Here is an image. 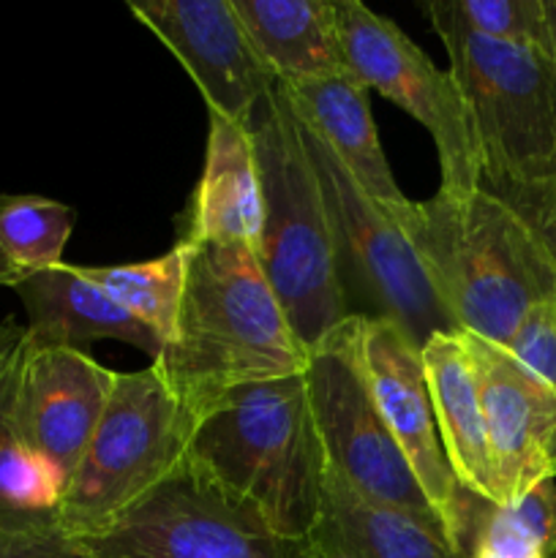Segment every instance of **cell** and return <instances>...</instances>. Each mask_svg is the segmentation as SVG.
<instances>
[{"label":"cell","instance_id":"14","mask_svg":"<svg viewBox=\"0 0 556 558\" xmlns=\"http://www.w3.org/2000/svg\"><path fill=\"white\" fill-rule=\"evenodd\" d=\"M114 374L87 352L36 347L25 336L16 396L20 439L71 477L101 420Z\"/></svg>","mask_w":556,"mask_h":558},{"label":"cell","instance_id":"12","mask_svg":"<svg viewBox=\"0 0 556 558\" xmlns=\"http://www.w3.org/2000/svg\"><path fill=\"white\" fill-rule=\"evenodd\" d=\"M363 368L376 409L412 469L420 490L442 523L447 545L456 550L458 483L450 472L423 374L420 347L401 325L379 316H360Z\"/></svg>","mask_w":556,"mask_h":558},{"label":"cell","instance_id":"9","mask_svg":"<svg viewBox=\"0 0 556 558\" xmlns=\"http://www.w3.org/2000/svg\"><path fill=\"white\" fill-rule=\"evenodd\" d=\"M333 16L349 74L390 98L431 134L439 158V189H480L478 147L450 71L436 69L396 22L365 3L333 0Z\"/></svg>","mask_w":556,"mask_h":558},{"label":"cell","instance_id":"11","mask_svg":"<svg viewBox=\"0 0 556 558\" xmlns=\"http://www.w3.org/2000/svg\"><path fill=\"white\" fill-rule=\"evenodd\" d=\"M129 11L180 60L207 114L249 120L276 87L232 0H131Z\"/></svg>","mask_w":556,"mask_h":558},{"label":"cell","instance_id":"3","mask_svg":"<svg viewBox=\"0 0 556 558\" xmlns=\"http://www.w3.org/2000/svg\"><path fill=\"white\" fill-rule=\"evenodd\" d=\"M458 330L507 347L523 316L556 300V262L532 229L483 189H439L387 210Z\"/></svg>","mask_w":556,"mask_h":558},{"label":"cell","instance_id":"4","mask_svg":"<svg viewBox=\"0 0 556 558\" xmlns=\"http://www.w3.org/2000/svg\"><path fill=\"white\" fill-rule=\"evenodd\" d=\"M249 123L265 196L256 259L294 336L311 349L352 316L338 272L330 221L278 82L256 104Z\"/></svg>","mask_w":556,"mask_h":558},{"label":"cell","instance_id":"16","mask_svg":"<svg viewBox=\"0 0 556 558\" xmlns=\"http://www.w3.org/2000/svg\"><path fill=\"white\" fill-rule=\"evenodd\" d=\"M14 292L25 303V336L36 347L85 352L93 341L112 338L147 352L153 360L161 354V341L156 332L136 322L90 278H85L82 265L60 262L22 281Z\"/></svg>","mask_w":556,"mask_h":558},{"label":"cell","instance_id":"25","mask_svg":"<svg viewBox=\"0 0 556 558\" xmlns=\"http://www.w3.org/2000/svg\"><path fill=\"white\" fill-rule=\"evenodd\" d=\"M505 349L556 392V300L534 305Z\"/></svg>","mask_w":556,"mask_h":558},{"label":"cell","instance_id":"7","mask_svg":"<svg viewBox=\"0 0 556 558\" xmlns=\"http://www.w3.org/2000/svg\"><path fill=\"white\" fill-rule=\"evenodd\" d=\"M294 123L325 202L347 303L354 294L368 305L365 316L396 322L418 347L434 332L458 330L425 278L412 245L385 207L349 174L309 125L298 118Z\"/></svg>","mask_w":556,"mask_h":558},{"label":"cell","instance_id":"8","mask_svg":"<svg viewBox=\"0 0 556 558\" xmlns=\"http://www.w3.org/2000/svg\"><path fill=\"white\" fill-rule=\"evenodd\" d=\"M303 374L327 466L360 496L407 512L445 537L371 396L360 314L347 316L309 349Z\"/></svg>","mask_w":556,"mask_h":558},{"label":"cell","instance_id":"30","mask_svg":"<svg viewBox=\"0 0 556 558\" xmlns=\"http://www.w3.org/2000/svg\"><path fill=\"white\" fill-rule=\"evenodd\" d=\"M545 3V20H548V36H551V60L556 69V0H543Z\"/></svg>","mask_w":556,"mask_h":558},{"label":"cell","instance_id":"23","mask_svg":"<svg viewBox=\"0 0 556 558\" xmlns=\"http://www.w3.org/2000/svg\"><path fill=\"white\" fill-rule=\"evenodd\" d=\"M85 278H90L109 300L129 311L136 322L150 327L156 338L169 341L178 319L180 298L185 281V248L174 245L167 254L147 262L107 267H82Z\"/></svg>","mask_w":556,"mask_h":558},{"label":"cell","instance_id":"20","mask_svg":"<svg viewBox=\"0 0 556 558\" xmlns=\"http://www.w3.org/2000/svg\"><path fill=\"white\" fill-rule=\"evenodd\" d=\"M232 5L281 85L347 69L333 0H232Z\"/></svg>","mask_w":556,"mask_h":558},{"label":"cell","instance_id":"17","mask_svg":"<svg viewBox=\"0 0 556 558\" xmlns=\"http://www.w3.org/2000/svg\"><path fill=\"white\" fill-rule=\"evenodd\" d=\"M289 109L303 125H309L333 156L349 169L354 180L379 202L385 210H396L407 202L390 172L374 114H371L368 87L347 69L314 80L281 85Z\"/></svg>","mask_w":556,"mask_h":558},{"label":"cell","instance_id":"18","mask_svg":"<svg viewBox=\"0 0 556 558\" xmlns=\"http://www.w3.org/2000/svg\"><path fill=\"white\" fill-rule=\"evenodd\" d=\"M436 434L461 488L496 501L474 360L461 330L434 332L420 347Z\"/></svg>","mask_w":556,"mask_h":558},{"label":"cell","instance_id":"21","mask_svg":"<svg viewBox=\"0 0 556 558\" xmlns=\"http://www.w3.org/2000/svg\"><path fill=\"white\" fill-rule=\"evenodd\" d=\"M456 554L461 558H556V480H543L512 505L458 485Z\"/></svg>","mask_w":556,"mask_h":558},{"label":"cell","instance_id":"22","mask_svg":"<svg viewBox=\"0 0 556 558\" xmlns=\"http://www.w3.org/2000/svg\"><path fill=\"white\" fill-rule=\"evenodd\" d=\"M76 213L63 202L0 191V287H20L63 262Z\"/></svg>","mask_w":556,"mask_h":558},{"label":"cell","instance_id":"1","mask_svg":"<svg viewBox=\"0 0 556 558\" xmlns=\"http://www.w3.org/2000/svg\"><path fill=\"white\" fill-rule=\"evenodd\" d=\"M183 466L229 510L303 550L327 466L303 371L229 390L191 425Z\"/></svg>","mask_w":556,"mask_h":558},{"label":"cell","instance_id":"28","mask_svg":"<svg viewBox=\"0 0 556 558\" xmlns=\"http://www.w3.org/2000/svg\"><path fill=\"white\" fill-rule=\"evenodd\" d=\"M25 341V338H22ZM20 365H22V343L14 357L0 374V469L5 458L20 445V425H16V396H20Z\"/></svg>","mask_w":556,"mask_h":558},{"label":"cell","instance_id":"15","mask_svg":"<svg viewBox=\"0 0 556 558\" xmlns=\"http://www.w3.org/2000/svg\"><path fill=\"white\" fill-rule=\"evenodd\" d=\"M262 216L265 196L251 123L210 114L205 167L180 216L178 243H245L256 251Z\"/></svg>","mask_w":556,"mask_h":558},{"label":"cell","instance_id":"27","mask_svg":"<svg viewBox=\"0 0 556 558\" xmlns=\"http://www.w3.org/2000/svg\"><path fill=\"white\" fill-rule=\"evenodd\" d=\"M0 558H90L58 521H0Z\"/></svg>","mask_w":556,"mask_h":558},{"label":"cell","instance_id":"10","mask_svg":"<svg viewBox=\"0 0 556 558\" xmlns=\"http://www.w3.org/2000/svg\"><path fill=\"white\" fill-rule=\"evenodd\" d=\"M76 543L90 558H305L229 510L185 466L107 532Z\"/></svg>","mask_w":556,"mask_h":558},{"label":"cell","instance_id":"29","mask_svg":"<svg viewBox=\"0 0 556 558\" xmlns=\"http://www.w3.org/2000/svg\"><path fill=\"white\" fill-rule=\"evenodd\" d=\"M22 338H25V327L16 325V319H11L9 316V319L0 322V374H3L9 360L16 354Z\"/></svg>","mask_w":556,"mask_h":558},{"label":"cell","instance_id":"2","mask_svg":"<svg viewBox=\"0 0 556 558\" xmlns=\"http://www.w3.org/2000/svg\"><path fill=\"white\" fill-rule=\"evenodd\" d=\"M185 281L178 319L153 360L189 423L234 387L305 371L300 343L245 243H180Z\"/></svg>","mask_w":556,"mask_h":558},{"label":"cell","instance_id":"19","mask_svg":"<svg viewBox=\"0 0 556 558\" xmlns=\"http://www.w3.org/2000/svg\"><path fill=\"white\" fill-rule=\"evenodd\" d=\"M305 558H461L418 518L360 496L325 466L322 507L303 548Z\"/></svg>","mask_w":556,"mask_h":558},{"label":"cell","instance_id":"24","mask_svg":"<svg viewBox=\"0 0 556 558\" xmlns=\"http://www.w3.org/2000/svg\"><path fill=\"white\" fill-rule=\"evenodd\" d=\"M445 3L450 14L478 36L551 54L543 0H445Z\"/></svg>","mask_w":556,"mask_h":558},{"label":"cell","instance_id":"13","mask_svg":"<svg viewBox=\"0 0 556 558\" xmlns=\"http://www.w3.org/2000/svg\"><path fill=\"white\" fill-rule=\"evenodd\" d=\"M463 336L480 381L496 505H512L543 480H556V392L505 347Z\"/></svg>","mask_w":556,"mask_h":558},{"label":"cell","instance_id":"26","mask_svg":"<svg viewBox=\"0 0 556 558\" xmlns=\"http://www.w3.org/2000/svg\"><path fill=\"white\" fill-rule=\"evenodd\" d=\"M494 196L505 202L532 229L534 238L545 245V251L556 262V156L537 178L510 185Z\"/></svg>","mask_w":556,"mask_h":558},{"label":"cell","instance_id":"5","mask_svg":"<svg viewBox=\"0 0 556 558\" xmlns=\"http://www.w3.org/2000/svg\"><path fill=\"white\" fill-rule=\"evenodd\" d=\"M467 107L488 194L537 178L556 156V69L551 54L463 27L445 0L425 3Z\"/></svg>","mask_w":556,"mask_h":558},{"label":"cell","instance_id":"6","mask_svg":"<svg viewBox=\"0 0 556 558\" xmlns=\"http://www.w3.org/2000/svg\"><path fill=\"white\" fill-rule=\"evenodd\" d=\"M191 423L156 365L114 374L101 420L71 472L58 526L85 539L107 532L183 466Z\"/></svg>","mask_w":556,"mask_h":558}]
</instances>
